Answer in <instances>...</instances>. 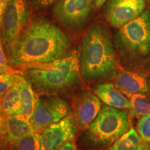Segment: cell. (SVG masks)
Returning <instances> with one entry per match:
<instances>
[{
  "mask_svg": "<svg viewBox=\"0 0 150 150\" xmlns=\"http://www.w3.org/2000/svg\"><path fill=\"white\" fill-rule=\"evenodd\" d=\"M131 126L130 112L106 105L90 125L86 138L93 147H104L116 141Z\"/></svg>",
  "mask_w": 150,
  "mask_h": 150,
  "instance_id": "5",
  "label": "cell"
},
{
  "mask_svg": "<svg viewBox=\"0 0 150 150\" xmlns=\"http://www.w3.org/2000/svg\"><path fill=\"white\" fill-rule=\"evenodd\" d=\"M77 129L70 113L41 133L42 150H59L65 142L74 138Z\"/></svg>",
  "mask_w": 150,
  "mask_h": 150,
  "instance_id": "10",
  "label": "cell"
},
{
  "mask_svg": "<svg viewBox=\"0 0 150 150\" xmlns=\"http://www.w3.org/2000/svg\"><path fill=\"white\" fill-rule=\"evenodd\" d=\"M9 150H42L41 134L33 133L19 140Z\"/></svg>",
  "mask_w": 150,
  "mask_h": 150,
  "instance_id": "19",
  "label": "cell"
},
{
  "mask_svg": "<svg viewBox=\"0 0 150 150\" xmlns=\"http://www.w3.org/2000/svg\"><path fill=\"white\" fill-rule=\"evenodd\" d=\"M0 41H1V26H0Z\"/></svg>",
  "mask_w": 150,
  "mask_h": 150,
  "instance_id": "29",
  "label": "cell"
},
{
  "mask_svg": "<svg viewBox=\"0 0 150 150\" xmlns=\"http://www.w3.org/2000/svg\"><path fill=\"white\" fill-rule=\"evenodd\" d=\"M102 108V101L95 94L88 91L80 93L73 103L72 113L77 128L88 129Z\"/></svg>",
  "mask_w": 150,
  "mask_h": 150,
  "instance_id": "11",
  "label": "cell"
},
{
  "mask_svg": "<svg viewBox=\"0 0 150 150\" xmlns=\"http://www.w3.org/2000/svg\"><path fill=\"white\" fill-rule=\"evenodd\" d=\"M58 0H29L33 7L38 9H44L56 3Z\"/></svg>",
  "mask_w": 150,
  "mask_h": 150,
  "instance_id": "23",
  "label": "cell"
},
{
  "mask_svg": "<svg viewBox=\"0 0 150 150\" xmlns=\"http://www.w3.org/2000/svg\"><path fill=\"white\" fill-rule=\"evenodd\" d=\"M19 77L16 83L1 97L3 111L6 116L22 114Z\"/></svg>",
  "mask_w": 150,
  "mask_h": 150,
  "instance_id": "17",
  "label": "cell"
},
{
  "mask_svg": "<svg viewBox=\"0 0 150 150\" xmlns=\"http://www.w3.org/2000/svg\"><path fill=\"white\" fill-rule=\"evenodd\" d=\"M80 71L88 81L115 80L117 63L110 32L102 24H93L82 39Z\"/></svg>",
  "mask_w": 150,
  "mask_h": 150,
  "instance_id": "2",
  "label": "cell"
},
{
  "mask_svg": "<svg viewBox=\"0 0 150 150\" xmlns=\"http://www.w3.org/2000/svg\"><path fill=\"white\" fill-rule=\"evenodd\" d=\"M136 131L142 139L150 145V113L140 118L137 124Z\"/></svg>",
  "mask_w": 150,
  "mask_h": 150,
  "instance_id": "21",
  "label": "cell"
},
{
  "mask_svg": "<svg viewBox=\"0 0 150 150\" xmlns=\"http://www.w3.org/2000/svg\"><path fill=\"white\" fill-rule=\"evenodd\" d=\"M10 71L11 69L8 66V59L4 50L1 41H0V74L10 72Z\"/></svg>",
  "mask_w": 150,
  "mask_h": 150,
  "instance_id": "22",
  "label": "cell"
},
{
  "mask_svg": "<svg viewBox=\"0 0 150 150\" xmlns=\"http://www.w3.org/2000/svg\"><path fill=\"white\" fill-rule=\"evenodd\" d=\"M145 0H108L105 8L108 23L120 29L144 12Z\"/></svg>",
  "mask_w": 150,
  "mask_h": 150,
  "instance_id": "9",
  "label": "cell"
},
{
  "mask_svg": "<svg viewBox=\"0 0 150 150\" xmlns=\"http://www.w3.org/2000/svg\"><path fill=\"white\" fill-rule=\"evenodd\" d=\"M59 150H79L77 146H76V143H75L74 138L73 139L67 140L65 142L61 147L60 148Z\"/></svg>",
  "mask_w": 150,
  "mask_h": 150,
  "instance_id": "24",
  "label": "cell"
},
{
  "mask_svg": "<svg viewBox=\"0 0 150 150\" xmlns=\"http://www.w3.org/2000/svg\"><path fill=\"white\" fill-rule=\"evenodd\" d=\"M93 92L104 104L108 106L125 110L131 108L129 99L114 83L110 82L99 83L94 88Z\"/></svg>",
  "mask_w": 150,
  "mask_h": 150,
  "instance_id": "14",
  "label": "cell"
},
{
  "mask_svg": "<svg viewBox=\"0 0 150 150\" xmlns=\"http://www.w3.org/2000/svg\"><path fill=\"white\" fill-rule=\"evenodd\" d=\"M115 55L129 70L150 69V11L120 28L113 36Z\"/></svg>",
  "mask_w": 150,
  "mask_h": 150,
  "instance_id": "4",
  "label": "cell"
},
{
  "mask_svg": "<svg viewBox=\"0 0 150 150\" xmlns=\"http://www.w3.org/2000/svg\"><path fill=\"white\" fill-rule=\"evenodd\" d=\"M8 0H0V6H6Z\"/></svg>",
  "mask_w": 150,
  "mask_h": 150,
  "instance_id": "27",
  "label": "cell"
},
{
  "mask_svg": "<svg viewBox=\"0 0 150 150\" xmlns=\"http://www.w3.org/2000/svg\"><path fill=\"white\" fill-rule=\"evenodd\" d=\"M148 84H149V88H150V76H149V78H148Z\"/></svg>",
  "mask_w": 150,
  "mask_h": 150,
  "instance_id": "28",
  "label": "cell"
},
{
  "mask_svg": "<svg viewBox=\"0 0 150 150\" xmlns=\"http://www.w3.org/2000/svg\"><path fill=\"white\" fill-rule=\"evenodd\" d=\"M108 150H150V145L142 139L136 129L131 127Z\"/></svg>",
  "mask_w": 150,
  "mask_h": 150,
  "instance_id": "16",
  "label": "cell"
},
{
  "mask_svg": "<svg viewBox=\"0 0 150 150\" xmlns=\"http://www.w3.org/2000/svg\"><path fill=\"white\" fill-rule=\"evenodd\" d=\"M0 142H1V135H0Z\"/></svg>",
  "mask_w": 150,
  "mask_h": 150,
  "instance_id": "30",
  "label": "cell"
},
{
  "mask_svg": "<svg viewBox=\"0 0 150 150\" xmlns=\"http://www.w3.org/2000/svg\"><path fill=\"white\" fill-rule=\"evenodd\" d=\"M131 103L129 112L134 117H141L150 113V95L147 93H134L127 96Z\"/></svg>",
  "mask_w": 150,
  "mask_h": 150,
  "instance_id": "18",
  "label": "cell"
},
{
  "mask_svg": "<svg viewBox=\"0 0 150 150\" xmlns=\"http://www.w3.org/2000/svg\"><path fill=\"white\" fill-rule=\"evenodd\" d=\"M19 84L22 115L30 121L38 99V95L33 88L31 83L22 75H20Z\"/></svg>",
  "mask_w": 150,
  "mask_h": 150,
  "instance_id": "15",
  "label": "cell"
},
{
  "mask_svg": "<svg viewBox=\"0 0 150 150\" xmlns=\"http://www.w3.org/2000/svg\"><path fill=\"white\" fill-rule=\"evenodd\" d=\"M71 38L50 20L36 18L19 36L8 58V64L24 65L51 63L69 53Z\"/></svg>",
  "mask_w": 150,
  "mask_h": 150,
  "instance_id": "1",
  "label": "cell"
},
{
  "mask_svg": "<svg viewBox=\"0 0 150 150\" xmlns=\"http://www.w3.org/2000/svg\"><path fill=\"white\" fill-rule=\"evenodd\" d=\"M18 76L11 71L0 74V95L3 96L16 83Z\"/></svg>",
  "mask_w": 150,
  "mask_h": 150,
  "instance_id": "20",
  "label": "cell"
},
{
  "mask_svg": "<svg viewBox=\"0 0 150 150\" xmlns=\"http://www.w3.org/2000/svg\"><path fill=\"white\" fill-rule=\"evenodd\" d=\"M29 21V0H8L1 26V43L7 59Z\"/></svg>",
  "mask_w": 150,
  "mask_h": 150,
  "instance_id": "6",
  "label": "cell"
},
{
  "mask_svg": "<svg viewBox=\"0 0 150 150\" xmlns=\"http://www.w3.org/2000/svg\"><path fill=\"white\" fill-rule=\"evenodd\" d=\"M115 85L126 96L131 94L150 92L147 76L138 71L118 70Z\"/></svg>",
  "mask_w": 150,
  "mask_h": 150,
  "instance_id": "13",
  "label": "cell"
},
{
  "mask_svg": "<svg viewBox=\"0 0 150 150\" xmlns=\"http://www.w3.org/2000/svg\"><path fill=\"white\" fill-rule=\"evenodd\" d=\"M1 97L2 96L0 95V135L2 134L4 128V124L6 121V116L4 115L2 108V104H1Z\"/></svg>",
  "mask_w": 150,
  "mask_h": 150,
  "instance_id": "25",
  "label": "cell"
},
{
  "mask_svg": "<svg viewBox=\"0 0 150 150\" xmlns=\"http://www.w3.org/2000/svg\"><path fill=\"white\" fill-rule=\"evenodd\" d=\"M24 76L38 95L56 96L72 91L81 81L80 56L76 51L51 63L22 66Z\"/></svg>",
  "mask_w": 150,
  "mask_h": 150,
  "instance_id": "3",
  "label": "cell"
},
{
  "mask_svg": "<svg viewBox=\"0 0 150 150\" xmlns=\"http://www.w3.org/2000/svg\"><path fill=\"white\" fill-rule=\"evenodd\" d=\"M107 0H95V6L97 8H100L102 7L104 4L106 2Z\"/></svg>",
  "mask_w": 150,
  "mask_h": 150,
  "instance_id": "26",
  "label": "cell"
},
{
  "mask_svg": "<svg viewBox=\"0 0 150 150\" xmlns=\"http://www.w3.org/2000/svg\"><path fill=\"white\" fill-rule=\"evenodd\" d=\"M35 132L30 121L22 114L6 116L1 142L5 147L10 149L19 140Z\"/></svg>",
  "mask_w": 150,
  "mask_h": 150,
  "instance_id": "12",
  "label": "cell"
},
{
  "mask_svg": "<svg viewBox=\"0 0 150 150\" xmlns=\"http://www.w3.org/2000/svg\"><path fill=\"white\" fill-rule=\"evenodd\" d=\"M95 6V0H59L52 14L63 26L78 30L88 20Z\"/></svg>",
  "mask_w": 150,
  "mask_h": 150,
  "instance_id": "8",
  "label": "cell"
},
{
  "mask_svg": "<svg viewBox=\"0 0 150 150\" xmlns=\"http://www.w3.org/2000/svg\"><path fill=\"white\" fill-rule=\"evenodd\" d=\"M70 107L64 99L54 96L38 97L30 122L36 133L45 129L70 114Z\"/></svg>",
  "mask_w": 150,
  "mask_h": 150,
  "instance_id": "7",
  "label": "cell"
}]
</instances>
